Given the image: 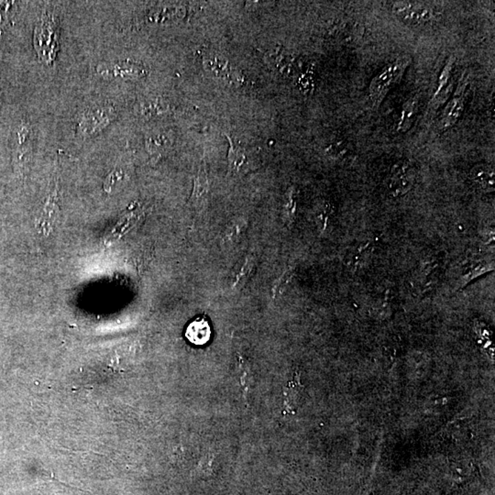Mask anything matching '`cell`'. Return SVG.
<instances>
[{
    "label": "cell",
    "instance_id": "1",
    "mask_svg": "<svg viewBox=\"0 0 495 495\" xmlns=\"http://www.w3.org/2000/svg\"><path fill=\"white\" fill-rule=\"evenodd\" d=\"M61 28L55 11L44 10L33 31V47L40 62L45 67L55 64L61 48Z\"/></svg>",
    "mask_w": 495,
    "mask_h": 495
},
{
    "label": "cell",
    "instance_id": "2",
    "mask_svg": "<svg viewBox=\"0 0 495 495\" xmlns=\"http://www.w3.org/2000/svg\"><path fill=\"white\" fill-rule=\"evenodd\" d=\"M118 112L114 105L98 103L85 107L76 116V135L85 139L96 137L116 121Z\"/></svg>",
    "mask_w": 495,
    "mask_h": 495
},
{
    "label": "cell",
    "instance_id": "3",
    "mask_svg": "<svg viewBox=\"0 0 495 495\" xmlns=\"http://www.w3.org/2000/svg\"><path fill=\"white\" fill-rule=\"evenodd\" d=\"M411 58L408 55L398 57L387 64L374 78L369 87L370 99L375 106H379L392 87L402 78L410 64Z\"/></svg>",
    "mask_w": 495,
    "mask_h": 495
},
{
    "label": "cell",
    "instance_id": "4",
    "mask_svg": "<svg viewBox=\"0 0 495 495\" xmlns=\"http://www.w3.org/2000/svg\"><path fill=\"white\" fill-rule=\"evenodd\" d=\"M392 12L406 24L426 25L439 18L433 6L426 2L397 1L392 4Z\"/></svg>",
    "mask_w": 495,
    "mask_h": 495
},
{
    "label": "cell",
    "instance_id": "5",
    "mask_svg": "<svg viewBox=\"0 0 495 495\" xmlns=\"http://www.w3.org/2000/svg\"><path fill=\"white\" fill-rule=\"evenodd\" d=\"M33 128L30 122L22 121L13 132V165L19 173H24L30 164L33 153Z\"/></svg>",
    "mask_w": 495,
    "mask_h": 495
},
{
    "label": "cell",
    "instance_id": "6",
    "mask_svg": "<svg viewBox=\"0 0 495 495\" xmlns=\"http://www.w3.org/2000/svg\"><path fill=\"white\" fill-rule=\"evenodd\" d=\"M415 184V171L408 160L392 165L385 181L387 193L392 198H401L411 191Z\"/></svg>",
    "mask_w": 495,
    "mask_h": 495
},
{
    "label": "cell",
    "instance_id": "7",
    "mask_svg": "<svg viewBox=\"0 0 495 495\" xmlns=\"http://www.w3.org/2000/svg\"><path fill=\"white\" fill-rule=\"evenodd\" d=\"M96 75L105 80H116V79H138L146 76L147 71L144 65L130 60H119V61L104 62L96 67Z\"/></svg>",
    "mask_w": 495,
    "mask_h": 495
},
{
    "label": "cell",
    "instance_id": "8",
    "mask_svg": "<svg viewBox=\"0 0 495 495\" xmlns=\"http://www.w3.org/2000/svg\"><path fill=\"white\" fill-rule=\"evenodd\" d=\"M467 79L460 78L459 85L453 96L446 107H444L439 121L437 122L436 128L437 132H445L446 130L451 129L452 127L457 124V122L462 118L465 109L466 102V88H467Z\"/></svg>",
    "mask_w": 495,
    "mask_h": 495
},
{
    "label": "cell",
    "instance_id": "9",
    "mask_svg": "<svg viewBox=\"0 0 495 495\" xmlns=\"http://www.w3.org/2000/svg\"><path fill=\"white\" fill-rule=\"evenodd\" d=\"M145 218L144 209L139 204H132L116 222V226L113 227L109 235L105 237V244L111 245L115 243L119 238L126 235L130 230L135 229L139 224L142 223Z\"/></svg>",
    "mask_w": 495,
    "mask_h": 495
},
{
    "label": "cell",
    "instance_id": "10",
    "mask_svg": "<svg viewBox=\"0 0 495 495\" xmlns=\"http://www.w3.org/2000/svg\"><path fill=\"white\" fill-rule=\"evenodd\" d=\"M455 59L454 57H449L446 60L445 67L441 71L439 80L433 98H432L431 107L433 110H437L439 106H441L449 99L451 95L452 89H453V82L451 81L452 71H453Z\"/></svg>",
    "mask_w": 495,
    "mask_h": 495
},
{
    "label": "cell",
    "instance_id": "11",
    "mask_svg": "<svg viewBox=\"0 0 495 495\" xmlns=\"http://www.w3.org/2000/svg\"><path fill=\"white\" fill-rule=\"evenodd\" d=\"M59 212V193L55 184V186L53 187L52 191H51L49 196H48L44 209H42L41 216H40L38 221L40 232L44 233V234H48L50 229H52L53 224L55 223Z\"/></svg>",
    "mask_w": 495,
    "mask_h": 495
},
{
    "label": "cell",
    "instance_id": "12",
    "mask_svg": "<svg viewBox=\"0 0 495 495\" xmlns=\"http://www.w3.org/2000/svg\"><path fill=\"white\" fill-rule=\"evenodd\" d=\"M170 111V104L160 96L141 99L135 106V113L142 119L157 118L166 115Z\"/></svg>",
    "mask_w": 495,
    "mask_h": 495
},
{
    "label": "cell",
    "instance_id": "13",
    "mask_svg": "<svg viewBox=\"0 0 495 495\" xmlns=\"http://www.w3.org/2000/svg\"><path fill=\"white\" fill-rule=\"evenodd\" d=\"M471 181L475 186L485 193L494 191V170L489 164H477L469 173Z\"/></svg>",
    "mask_w": 495,
    "mask_h": 495
},
{
    "label": "cell",
    "instance_id": "14",
    "mask_svg": "<svg viewBox=\"0 0 495 495\" xmlns=\"http://www.w3.org/2000/svg\"><path fill=\"white\" fill-rule=\"evenodd\" d=\"M186 337L195 345H205L211 338V328L206 317L196 318L187 327Z\"/></svg>",
    "mask_w": 495,
    "mask_h": 495
},
{
    "label": "cell",
    "instance_id": "15",
    "mask_svg": "<svg viewBox=\"0 0 495 495\" xmlns=\"http://www.w3.org/2000/svg\"><path fill=\"white\" fill-rule=\"evenodd\" d=\"M440 272V266L437 261H429L424 264L417 277V288L424 293L433 288L439 281Z\"/></svg>",
    "mask_w": 495,
    "mask_h": 495
},
{
    "label": "cell",
    "instance_id": "16",
    "mask_svg": "<svg viewBox=\"0 0 495 495\" xmlns=\"http://www.w3.org/2000/svg\"><path fill=\"white\" fill-rule=\"evenodd\" d=\"M418 109H419V101L417 98L408 99L403 105L397 122V132L399 133H406L411 130L412 124L417 118Z\"/></svg>",
    "mask_w": 495,
    "mask_h": 495
},
{
    "label": "cell",
    "instance_id": "17",
    "mask_svg": "<svg viewBox=\"0 0 495 495\" xmlns=\"http://www.w3.org/2000/svg\"><path fill=\"white\" fill-rule=\"evenodd\" d=\"M256 263L252 256H247L241 266L237 267L232 274V287L233 289H241L247 284L254 274Z\"/></svg>",
    "mask_w": 495,
    "mask_h": 495
},
{
    "label": "cell",
    "instance_id": "18",
    "mask_svg": "<svg viewBox=\"0 0 495 495\" xmlns=\"http://www.w3.org/2000/svg\"><path fill=\"white\" fill-rule=\"evenodd\" d=\"M172 138L165 132H153L147 135L145 146L152 156L160 155L172 145Z\"/></svg>",
    "mask_w": 495,
    "mask_h": 495
},
{
    "label": "cell",
    "instance_id": "19",
    "mask_svg": "<svg viewBox=\"0 0 495 495\" xmlns=\"http://www.w3.org/2000/svg\"><path fill=\"white\" fill-rule=\"evenodd\" d=\"M209 184L207 181V173L203 167L199 170L198 175L193 182V189L190 203L195 205L204 204L205 200L209 196Z\"/></svg>",
    "mask_w": 495,
    "mask_h": 495
},
{
    "label": "cell",
    "instance_id": "20",
    "mask_svg": "<svg viewBox=\"0 0 495 495\" xmlns=\"http://www.w3.org/2000/svg\"><path fill=\"white\" fill-rule=\"evenodd\" d=\"M302 388L303 386L300 385V382H298L297 375H295L294 380L291 381L288 386L284 390V408H286V412H291L295 408Z\"/></svg>",
    "mask_w": 495,
    "mask_h": 495
},
{
    "label": "cell",
    "instance_id": "21",
    "mask_svg": "<svg viewBox=\"0 0 495 495\" xmlns=\"http://www.w3.org/2000/svg\"><path fill=\"white\" fill-rule=\"evenodd\" d=\"M372 252V246L371 243L360 244V245L351 250V255H349V263L354 268L363 266L368 261Z\"/></svg>",
    "mask_w": 495,
    "mask_h": 495
},
{
    "label": "cell",
    "instance_id": "22",
    "mask_svg": "<svg viewBox=\"0 0 495 495\" xmlns=\"http://www.w3.org/2000/svg\"><path fill=\"white\" fill-rule=\"evenodd\" d=\"M178 14V8L173 7L157 8L150 11L147 17V21L150 24H164V22L173 19Z\"/></svg>",
    "mask_w": 495,
    "mask_h": 495
},
{
    "label": "cell",
    "instance_id": "23",
    "mask_svg": "<svg viewBox=\"0 0 495 495\" xmlns=\"http://www.w3.org/2000/svg\"><path fill=\"white\" fill-rule=\"evenodd\" d=\"M230 149L229 153V171L232 173H238L247 163L246 155L243 150L238 149L232 141H230Z\"/></svg>",
    "mask_w": 495,
    "mask_h": 495
},
{
    "label": "cell",
    "instance_id": "24",
    "mask_svg": "<svg viewBox=\"0 0 495 495\" xmlns=\"http://www.w3.org/2000/svg\"><path fill=\"white\" fill-rule=\"evenodd\" d=\"M238 372H240V382L241 388L244 394H247L249 392L250 385H252V374H250V368L249 363L244 361L243 358H238ZM245 397V395H244Z\"/></svg>",
    "mask_w": 495,
    "mask_h": 495
},
{
    "label": "cell",
    "instance_id": "25",
    "mask_svg": "<svg viewBox=\"0 0 495 495\" xmlns=\"http://www.w3.org/2000/svg\"><path fill=\"white\" fill-rule=\"evenodd\" d=\"M294 274L295 268L290 267V268L287 269L286 271L281 275V277L275 281L274 286H272V297L275 298L276 295L281 294V293L284 292V290L286 289V287L288 286V284L291 281Z\"/></svg>",
    "mask_w": 495,
    "mask_h": 495
},
{
    "label": "cell",
    "instance_id": "26",
    "mask_svg": "<svg viewBox=\"0 0 495 495\" xmlns=\"http://www.w3.org/2000/svg\"><path fill=\"white\" fill-rule=\"evenodd\" d=\"M247 225L243 222H235L234 224H230L226 232H225L224 240L227 241H235L240 240L243 233L245 232Z\"/></svg>",
    "mask_w": 495,
    "mask_h": 495
},
{
    "label": "cell",
    "instance_id": "27",
    "mask_svg": "<svg viewBox=\"0 0 495 495\" xmlns=\"http://www.w3.org/2000/svg\"><path fill=\"white\" fill-rule=\"evenodd\" d=\"M124 173L121 170L115 169L112 172H110V175L107 176L105 179L103 189L105 192L111 193L113 192L114 189H115L116 184L123 180Z\"/></svg>",
    "mask_w": 495,
    "mask_h": 495
},
{
    "label": "cell",
    "instance_id": "28",
    "mask_svg": "<svg viewBox=\"0 0 495 495\" xmlns=\"http://www.w3.org/2000/svg\"><path fill=\"white\" fill-rule=\"evenodd\" d=\"M298 87L301 92L309 95L315 89V81L311 73H306L300 76L297 80Z\"/></svg>",
    "mask_w": 495,
    "mask_h": 495
},
{
    "label": "cell",
    "instance_id": "29",
    "mask_svg": "<svg viewBox=\"0 0 495 495\" xmlns=\"http://www.w3.org/2000/svg\"><path fill=\"white\" fill-rule=\"evenodd\" d=\"M13 1H0V28H3L10 21L11 10L14 6Z\"/></svg>",
    "mask_w": 495,
    "mask_h": 495
},
{
    "label": "cell",
    "instance_id": "30",
    "mask_svg": "<svg viewBox=\"0 0 495 495\" xmlns=\"http://www.w3.org/2000/svg\"><path fill=\"white\" fill-rule=\"evenodd\" d=\"M284 209H286V218H288L290 221H293L295 218V211H297V199H295L294 189L290 190L288 199H287V203Z\"/></svg>",
    "mask_w": 495,
    "mask_h": 495
},
{
    "label": "cell",
    "instance_id": "31",
    "mask_svg": "<svg viewBox=\"0 0 495 495\" xmlns=\"http://www.w3.org/2000/svg\"><path fill=\"white\" fill-rule=\"evenodd\" d=\"M326 152L331 157L340 158L346 155V153H348V149H347L345 144L340 141L330 145Z\"/></svg>",
    "mask_w": 495,
    "mask_h": 495
},
{
    "label": "cell",
    "instance_id": "32",
    "mask_svg": "<svg viewBox=\"0 0 495 495\" xmlns=\"http://www.w3.org/2000/svg\"><path fill=\"white\" fill-rule=\"evenodd\" d=\"M331 212L332 209L329 204H324L323 206L321 207L320 211L318 215V220L320 221V223L322 225V229H325Z\"/></svg>",
    "mask_w": 495,
    "mask_h": 495
},
{
    "label": "cell",
    "instance_id": "33",
    "mask_svg": "<svg viewBox=\"0 0 495 495\" xmlns=\"http://www.w3.org/2000/svg\"><path fill=\"white\" fill-rule=\"evenodd\" d=\"M1 102H2V92H1V89H0V106H1Z\"/></svg>",
    "mask_w": 495,
    "mask_h": 495
}]
</instances>
